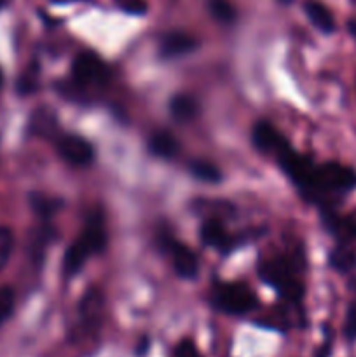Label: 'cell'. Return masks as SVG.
<instances>
[{"mask_svg": "<svg viewBox=\"0 0 356 357\" xmlns=\"http://www.w3.org/2000/svg\"><path fill=\"white\" fill-rule=\"evenodd\" d=\"M105 246H107V232H105L103 215L100 211H94L87 218L79 237L65 251V257H63V275L65 278H73L86 265L87 258L101 253Z\"/></svg>", "mask_w": 356, "mask_h": 357, "instance_id": "1", "label": "cell"}, {"mask_svg": "<svg viewBox=\"0 0 356 357\" xmlns=\"http://www.w3.org/2000/svg\"><path fill=\"white\" fill-rule=\"evenodd\" d=\"M356 187V171L339 162L314 166L311 185L304 197L311 202L321 201L328 194H346Z\"/></svg>", "mask_w": 356, "mask_h": 357, "instance_id": "2", "label": "cell"}, {"mask_svg": "<svg viewBox=\"0 0 356 357\" xmlns=\"http://www.w3.org/2000/svg\"><path fill=\"white\" fill-rule=\"evenodd\" d=\"M213 307L230 316H243L257 307V295L243 282H216L209 295Z\"/></svg>", "mask_w": 356, "mask_h": 357, "instance_id": "3", "label": "cell"}, {"mask_svg": "<svg viewBox=\"0 0 356 357\" xmlns=\"http://www.w3.org/2000/svg\"><path fill=\"white\" fill-rule=\"evenodd\" d=\"M260 279L265 284L272 286L279 296L288 302H300L304 296V286L295 278V272L288 265L285 258H274V260L262 261L260 264Z\"/></svg>", "mask_w": 356, "mask_h": 357, "instance_id": "4", "label": "cell"}, {"mask_svg": "<svg viewBox=\"0 0 356 357\" xmlns=\"http://www.w3.org/2000/svg\"><path fill=\"white\" fill-rule=\"evenodd\" d=\"M72 77L82 87H101L110 79V68L94 52H79L72 61Z\"/></svg>", "mask_w": 356, "mask_h": 357, "instance_id": "5", "label": "cell"}, {"mask_svg": "<svg viewBox=\"0 0 356 357\" xmlns=\"http://www.w3.org/2000/svg\"><path fill=\"white\" fill-rule=\"evenodd\" d=\"M161 248L170 255L173 261V268L180 278L194 279L199 272V260L198 255L184 244L181 241H177L171 236H161Z\"/></svg>", "mask_w": 356, "mask_h": 357, "instance_id": "6", "label": "cell"}, {"mask_svg": "<svg viewBox=\"0 0 356 357\" xmlns=\"http://www.w3.org/2000/svg\"><path fill=\"white\" fill-rule=\"evenodd\" d=\"M56 150L65 162L72 166H89L94 159V149L79 135H61L56 138Z\"/></svg>", "mask_w": 356, "mask_h": 357, "instance_id": "7", "label": "cell"}, {"mask_svg": "<svg viewBox=\"0 0 356 357\" xmlns=\"http://www.w3.org/2000/svg\"><path fill=\"white\" fill-rule=\"evenodd\" d=\"M251 142L253 145L260 150L262 153H267L276 159L278 155H281L286 149L290 146V143L286 142L285 136L278 131L272 124H269L267 121H258L257 124L251 129Z\"/></svg>", "mask_w": 356, "mask_h": 357, "instance_id": "8", "label": "cell"}, {"mask_svg": "<svg viewBox=\"0 0 356 357\" xmlns=\"http://www.w3.org/2000/svg\"><path fill=\"white\" fill-rule=\"evenodd\" d=\"M198 47V40L185 31H170L161 38L159 52L163 58H178Z\"/></svg>", "mask_w": 356, "mask_h": 357, "instance_id": "9", "label": "cell"}, {"mask_svg": "<svg viewBox=\"0 0 356 357\" xmlns=\"http://www.w3.org/2000/svg\"><path fill=\"white\" fill-rule=\"evenodd\" d=\"M201 239L206 246L213 248L222 253H229L234 248V239L222 222L218 220H206L201 227Z\"/></svg>", "mask_w": 356, "mask_h": 357, "instance_id": "10", "label": "cell"}, {"mask_svg": "<svg viewBox=\"0 0 356 357\" xmlns=\"http://www.w3.org/2000/svg\"><path fill=\"white\" fill-rule=\"evenodd\" d=\"M304 13L307 20L313 23L314 28H318L323 33H334L335 31V17L332 10L320 0H306L304 3Z\"/></svg>", "mask_w": 356, "mask_h": 357, "instance_id": "11", "label": "cell"}, {"mask_svg": "<svg viewBox=\"0 0 356 357\" xmlns=\"http://www.w3.org/2000/svg\"><path fill=\"white\" fill-rule=\"evenodd\" d=\"M79 310L84 326H87L89 330L98 328V324L101 321V310H103V295L98 289H89L84 295Z\"/></svg>", "mask_w": 356, "mask_h": 357, "instance_id": "12", "label": "cell"}, {"mask_svg": "<svg viewBox=\"0 0 356 357\" xmlns=\"http://www.w3.org/2000/svg\"><path fill=\"white\" fill-rule=\"evenodd\" d=\"M178 149H180V143L175 138L173 132L170 131H156L150 135L149 138V150L150 153H154L156 157H161V159H171L178 153Z\"/></svg>", "mask_w": 356, "mask_h": 357, "instance_id": "13", "label": "cell"}, {"mask_svg": "<svg viewBox=\"0 0 356 357\" xmlns=\"http://www.w3.org/2000/svg\"><path fill=\"white\" fill-rule=\"evenodd\" d=\"M328 261H330V267L334 271L341 272V274H349V272H353L356 268L355 248L349 246V243H341L339 246H335L332 250Z\"/></svg>", "mask_w": 356, "mask_h": 357, "instance_id": "14", "label": "cell"}, {"mask_svg": "<svg viewBox=\"0 0 356 357\" xmlns=\"http://www.w3.org/2000/svg\"><path fill=\"white\" fill-rule=\"evenodd\" d=\"M170 112L178 122H188L198 115L199 105L198 101L187 94H177L170 101Z\"/></svg>", "mask_w": 356, "mask_h": 357, "instance_id": "15", "label": "cell"}, {"mask_svg": "<svg viewBox=\"0 0 356 357\" xmlns=\"http://www.w3.org/2000/svg\"><path fill=\"white\" fill-rule=\"evenodd\" d=\"M188 171L194 174L198 180L206 181V183H218L222 181V171L213 162L205 159H194L188 162Z\"/></svg>", "mask_w": 356, "mask_h": 357, "instance_id": "16", "label": "cell"}, {"mask_svg": "<svg viewBox=\"0 0 356 357\" xmlns=\"http://www.w3.org/2000/svg\"><path fill=\"white\" fill-rule=\"evenodd\" d=\"M30 202H31V208L35 209V213H37L44 222H47V220L51 218V216L63 206V202L58 201V199L45 197V195L42 194L31 195Z\"/></svg>", "mask_w": 356, "mask_h": 357, "instance_id": "17", "label": "cell"}, {"mask_svg": "<svg viewBox=\"0 0 356 357\" xmlns=\"http://www.w3.org/2000/svg\"><path fill=\"white\" fill-rule=\"evenodd\" d=\"M208 9L212 16L220 23H232L236 20V9L229 0H209Z\"/></svg>", "mask_w": 356, "mask_h": 357, "instance_id": "18", "label": "cell"}, {"mask_svg": "<svg viewBox=\"0 0 356 357\" xmlns=\"http://www.w3.org/2000/svg\"><path fill=\"white\" fill-rule=\"evenodd\" d=\"M14 250V232L9 227H0V271H3Z\"/></svg>", "mask_w": 356, "mask_h": 357, "instance_id": "19", "label": "cell"}, {"mask_svg": "<svg viewBox=\"0 0 356 357\" xmlns=\"http://www.w3.org/2000/svg\"><path fill=\"white\" fill-rule=\"evenodd\" d=\"M119 9L131 16H145L149 13V3L147 0H115Z\"/></svg>", "mask_w": 356, "mask_h": 357, "instance_id": "20", "label": "cell"}, {"mask_svg": "<svg viewBox=\"0 0 356 357\" xmlns=\"http://www.w3.org/2000/svg\"><path fill=\"white\" fill-rule=\"evenodd\" d=\"M14 291L10 288H0V324L9 319L14 310Z\"/></svg>", "mask_w": 356, "mask_h": 357, "instance_id": "21", "label": "cell"}, {"mask_svg": "<svg viewBox=\"0 0 356 357\" xmlns=\"http://www.w3.org/2000/svg\"><path fill=\"white\" fill-rule=\"evenodd\" d=\"M344 333L349 340H356V300L349 305L348 314H346Z\"/></svg>", "mask_w": 356, "mask_h": 357, "instance_id": "22", "label": "cell"}, {"mask_svg": "<svg viewBox=\"0 0 356 357\" xmlns=\"http://www.w3.org/2000/svg\"><path fill=\"white\" fill-rule=\"evenodd\" d=\"M175 357H201V356H199V351L194 345V342L181 340L180 344L177 345V349H175Z\"/></svg>", "mask_w": 356, "mask_h": 357, "instance_id": "23", "label": "cell"}, {"mask_svg": "<svg viewBox=\"0 0 356 357\" xmlns=\"http://www.w3.org/2000/svg\"><path fill=\"white\" fill-rule=\"evenodd\" d=\"M348 30H349V33H351V37L355 38V42H356V20H349L348 21Z\"/></svg>", "mask_w": 356, "mask_h": 357, "instance_id": "24", "label": "cell"}, {"mask_svg": "<svg viewBox=\"0 0 356 357\" xmlns=\"http://www.w3.org/2000/svg\"><path fill=\"white\" fill-rule=\"evenodd\" d=\"M54 2H82V0H54Z\"/></svg>", "mask_w": 356, "mask_h": 357, "instance_id": "25", "label": "cell"}, {"mask_svg": "<svg viewBox=\"0 0 356 357\" xmlns=\"http://www.w3.org/2000/svg\"><path fill=\"white\" fill-rule=\"evenodd\" d=\"M3 6V0H0V7H2Z\"/></svg>", "mask_w": 356, "mask_h": 357, "instance_id": "26", "label": "cell"}, {"mask_svg": "<svg viewBox=\"0 0 356 357\" xmlns=\"http://www.w3.org/2000/svg\"><path fill=\"white\" fill-rule=\"evenodd\" d=\"M283 2H290V0H283Z\"/></svg>", "mask_w": 356, "mask_h": 357, "instance_id": "27", "label": "cell"}]
</instances>
